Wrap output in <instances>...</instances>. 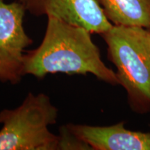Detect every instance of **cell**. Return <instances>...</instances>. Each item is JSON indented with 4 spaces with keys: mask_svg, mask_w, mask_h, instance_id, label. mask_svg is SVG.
Listing matches in <instances>:
<instances>
[{
    "mask_svg": "<svg viewBox=\"0 0 150 150\" xmlns=\"http://www.w3.org/2000/svg\"><path fill=\"white\" fill-rule=\"evenodd\" d=\"M26 8L19 0H0V81L17 84L22 79L24 49L33 43L23 25Z\"/></svg>",
    "mask_w": 150,
    "mask_h": 150,
    "instance_id": "277c9868",
    "label": "cell"
},
{
    "mask_svg": "<svg viewBox=\"0 0 150 150\" xmlns=\"http://www.w3.org/2000/svg\"><path fill=\"white\" fill-rule=\"evenodd\" d=\"M92 33L83 27L48 18L41 44L24 55L22 74L44 78L48 74H91L112 86L120 85L116 72L106 66Z\"/></svg>",
    "mask_w": 150,
    "mask_h": 150,
    "instance_id": "6da1fadb",
    "label": "cell"
},
{
    "mask_svg": "<svg viewBox=\"0 0 150 150\" xmlns=\"http://www.w3.org/2000/svg\"><path fill=\"white\" fill-rule=\"evenodd\" d=\"M101 35L129 107L138 115L150 113V29L112 24Z\"/></svg>",
    "mask_w": 150,
    "mask_h": 150,
    "instance_id": "7a4b0ae2",
    "label": "cell"
},
{
    "mask_svg": "<svg viewBox=\"0 0 150 150\" xmlns=\"http://www.w3.org/2000/svg\"><path fill=\"white\" fill-rule=\"evenodd\" d=\"M58 150H92L91 147L73 134L67 125L60 127Z\"/></svg>",
    "mask_w": 150,
    "mask_h": 150,
    "instance_id": "ba28073f",
    "label": "cell"
},
{
    "mask_svg": "<svg viewBox=\"0 0 150 150\" xmlns=\"http://www.w3.org/2000/svg\"><path fill=\"white\" fill-rule=\"evenodd\" d=\"M67 125L92 150H150V132L129 130L124 122L104 127Z\"/></svg>",
    "mask_w": 150,
    "mask_h": 150,
    "instance_id": "8992f818",
    "label": "cell"
},
{
    "mask_svg": "<svg viewBox=\"0 0 150 150\" xmlns=\"http://www.w3.org/2000/svg\"><path fill=\"white\" fill-rule=\"evenodd\" d=\"M59 110L44 93H29L20 106L0 111V150H58L55 125Z\"/></svg>",
    "mask_w": 150,
    "mask_h": 150,
    "instance_id": "3957f363",
    "label": "cell"
},
{
    "mask_svg": "<svg viewBox=\"0 0 150 150\" xmlns=\"http://www.w3.org/2000/svg\"><path fill=\"white\" fill-rule=\"evenodd\" d=\"M26 11L35 16H46L83 27L91 33H102L112 24L97 0H20Z\"/></svg>",
    "mask_w": 150,
    "mask_h": 150,
    "instance_id": "5b68a950",
    "label": "cell"
},
{
    "mask_svg": "<svg viewBox=\"0 0 150 150\" xmlns=\"http://www.w3.org/2000/svg\"><path fill=\"white\" fill-rule=\"evenodd\" d=\"M113 25L150 29V0H97Z\"/></svg>",
    "mask_w": 150,
    "mask_h": 150,
    "instance_id": "52a82bcc",
    "label": "cell"
}]
</instances>
